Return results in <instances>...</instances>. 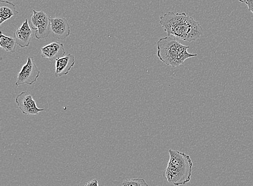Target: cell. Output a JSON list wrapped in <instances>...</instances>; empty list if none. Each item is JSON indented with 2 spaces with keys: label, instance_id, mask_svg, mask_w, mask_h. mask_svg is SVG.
<instances>
[{
  "label": "cell",
  "instance_id": "cell-1",
  "mask_svg": "<svg viewBox=\"0 0 253 186\" xmlns=\"http://www.w3.org/2000/svg\"><path fill=\"white\" fill-rule=\"evenodd\" d=\"M160 25L168 36L192 42L201 38L203 28L199 22L185 13H174L169 11L160 16Z\"/></svg>",
  "mask_w": 253,
  "mask_h": 186
},
{
  "label": "cell",
  "instance_id": "cell-2",
  "mask_svg": "<svg viewBox=\"0 0 253 186\" xmlns=\"http://www.w3.org/2000/svg\"><path fill=\"white\" fill-rule=\"evenodd\" d=\"M169 153V159L163 177L169 184L175 186L189 183L193 167L190 156L172 149H170Z\"/></svg>",
  "mask_w": 253,
  "mask_h": 186
},
{
  "label": "cell",
  "instance_id": "cell-3",
  "mask_svg": "<svg viewBox=\"0 0 253 186\" xmlns=\"http://www.w3.org/2000/svg\"><path fill=\"white\" fill-rule=\"evenodd\" d=\"M157 55L161 62L168 66L176 67L183 65L188 58L197 57L187 51L190 46L181 44L176 38L170 36L164 37L157 44Z\"/></svg>",
  "mask_w": 253,
  "mask_h": 186
},
{
  "label": "cell",
  "instance_id": "cell-4",
  "mask_svg": "<svg viewBox=\"0 0 253 186\" xmlns=\"http://www.w3.org/2000/svg\"><path fill=\"white\" fill-rule=\"evenodd\" d=\"M31 27L35 31V36L38 39L48 37L51 32L50 20L43 11L33 10L30 20Z\"/></svg>",
  "mask_w": 253,
  "mask_h": 186
},
{
  "label": "cell",
  "instance_id": "cell-5",
  "mask_svg": "<svg viewBox=\"0 0 253 186\" xmlns=\"http://www.w3.org/2000/svg\"><path fill=\"white\" fill-rule=\"evenodd\" d=\"M40 74V71L35 63L34 58H28L26 64L23 66L17 75L15 85L20 86L23 85H32L36 82Z\"/></svg>",
  "mask_w": 253,
  "mask_h": 186
},
{
  "label": "cell",
  "instance_id": "cell-6",
  "mask_svg": "<svg viewBox=\"0 0 253 186\" xmlns=\"http://www.w3.org/2000/svg\"><path fill=\"white\" fill-rule=\"evenodd\" d=\"M16 102L22 113L25 115H37L44 111V109L38 107L36 102L28 92H23L17 95Z\"/></svg>",
  "mask_w": 253,
  "mask_h": 186
},
{
  "label": "cell",
  "instance_id": "cell-7",
  "mask_svg": "<svg viewBox=\"0 0 253 186\" xmlns=\"http://www.w3.org/2000/svg\"><path fill=\"white\" fill-rule=\"evenodd\" d=\"M50 31L53 37L64 40L70 34V28L68 21L64 17H59L50 19Z\"/></svg>",
  "mask_w": 253,
  "mask_h": 186
},
{
  "label": "cell",
  "instance_id": "cell-8",
  "mask_svg": "<svg viewBox=\"0 0 253 186\" xmlns=\"http://www.w3.org/2000/svg\"><path fill=\"white\" fill-rule=\"evenodd\" d=\"M32 31L27 19L16 29L14 36L17 45L22 48L28 47L31 43Z\"/></svg>",
  "mask_w": 253,
  "mask_h": 186
},
{
  "label": "cell",
  "instance_id": "cell-9",
  "mask_svg": "<svg viewBox=\"0 0 253 186\" xmlns=\"http://www.w3.org/2000/svg\"><path fill=\"white\" fill-rule=\"evenodd\" d=\"M65 54L63 44L59 42H53L41 48V57L51 61H56Z\"/></svg>",
  "mask_w": 253,
  "mask_h": 186
},
{
  "label": "cell",
  "instance_id": "cell-10",
  "mask_svg": "<svg viewBox=\"0 0 253 186\" xmlns=\"http://www.w3.org/2000/svg\"><path fill=\"white\" fill-rule=\"evenodd\" d=\"M75 63V57L72 54H68L58 58L55 62V77L59 78L67 75Z\"/></svg>",
  "mask_w": 253,
  "mask_h": 186
},
{
  "label": "cell",
  "instance_id": "cell-11",
  "mask_svg": "<svg viewBox=\"0 0 253 186\" xmlns=\"http://www.w3.org/2000/svg\"><path fill=\"white\" fill-rule=\"evenodd\" d=\"M0 7V25L5 21L9 20L11 17L19 14L18 11L16 9L15 5L5 0H1Z\"/></svg>",
  "mask_w": 253,
  "mask_h": 186
},
{
  "label": "cell",
  "instance_id": "cell-12",
  "mask_svg": "<svg viewBox=\"0 0 253 186\" xmlns=\"http://www.w3.org/2000/svg\"><path fill=\"white\" fill-rule=\"evenodd\" d=\"M17 45L15 38L4 35L1 32L0 36V46L5 51L13 54L15 52Z\"/></svg>",
  "mask_w": 253,
  "mask_h": 186
},
{
  "label": "cell",
  "instance_id": "cell-13",
  "mask_svg": "<svg viewBox=\"0 0 253 186\" xmlns=\"http://www.w3.org/2000/svg\"><path fill=\"white\" fill-rule=\"evenodd\" d=\"M123 186H149L144 179H126L122 183Z\"/></svg>",
  "mask_w": 253,
  "mask_h": 186
},
{
  "label": "cell",
  "instance_id": "cell-14",
  "mask_svg": "<svg viewBox=\"0 0 253 186\" xmlns=\"http://www.w3.org/2000/svg\"><path fill=\"white\" fill-rule=\"evenodd\" d=\"M241 3H245L248 7L249 10L253 14V0H239Z\"/></svg>",
  "mask_w": 253,
  "mask_h": 186
},
{
  "label": "cell",
  "instance_id": "cell-15",
  "mask_svg": "<svg viewBox=\"0 0 253 186\" xmlns=\"http://www.w3.org/2000/svg\"><path fill=\"white\" fill-rule=\"evenodd\" d=\"M84 186H99L98 180L93 179L91 180V181L86 183Z\"/></svg>",
  "mask_w": 253,
  "mask_h": 186
}]
</instances>
